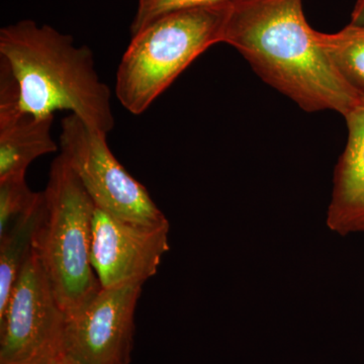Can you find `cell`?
I'll return each mask as SVG.
<instances>
[{"label":"cell","mask_w":364,"mask_h":364,"mask_svg":"<svg viewBox=\"0 0 364 364\" xmlns=\"http://www.w3.org/2000/svg\"><path fill=\"white\" fill-rule=\"evenodd\" d=\"M222 43L234 47L254 71L304 111L345 117L360 97L347 85L309 25L301 0H237Z\"/></svg>","instance_id":"cell-1"},{"label":"cell","mask_w":364,"mask_h":364,"mask_svg":"<svg viewBox=\"0 0 364 364\" xmlns=\"http://www.w3.org/2000/svg\"><path fill=\"white\" fill-rule=\"evenodd\" d=\"M0 61L13 73L21 109L33 116L68 111L95 133L114 127L112 92L87 46L49 25L23 20L0 31Z\"/></svg>","instance_id":"cell-2"},{"label":"cell","mask_w":364,"mask_h":364,"mask_svg":"<svg viewBox=\"0 0 364 364\" xmlns=\"http://www.w3.org/2000/svg\"><path fill=\"white\" fill-rule=\"evenodd\" d=\"M231 6L174 11L132 35L117 71L116 95L124 109L142 114L200 55L222 43Z\"/></svg>","instance_id":"cell-3"},{"label":"cell","mask_w":364,"mask_h":364,"mask_svg":"<svg viewBox=\"0 0 364 364\" xmlns=\"http://www.w3.org/2000/svg\"><path fill=\"white\" fill-rule=\"evenodd\" d=\"M44 193L45 214L33 249L60 306L76 310L102 289L91 264L95 205L61 155L55 158Z\"/></svg>","instance_id":"cell-4"},{"label":"cell","mask_w":364,"mask_h":364,"mask_svg":"<svg viewBox=\"0 0 364 364\" xmlns=\"http://www.w3.org/2000/svg\"><path fill=\"white\" fill-rule=\"evenodd\" d=\"M107 139L69 114L61 122L60 155L80 179L95 207L136 224H169L145 186L117 161Z\"/></svg>","instance_id":"cell-5"},{"label":"cell","mask_w":364,"mask_h":364,"mask_svg":"<svg viewBox=\"0 0 364 364\" xmlns=\"http://www.w3.org/2000/svg\"><path fill=\"white\" fill-rule=\"evenodd\" d=\"M65 317L33 249L0 314V364L44 363L60 351Z\"/></svg>","instance_id":"cell-6"},{"label":"cell","mask_w":364,"mask_h":364,"mask_svg":"<svg viewBox=\"0 0 364 364\" xmlns=\"http://www.w3.org/2000/svg\"><path fill=\"white\" fill-rule=\"evenodd\" d=\"M143 284L100 289L65 314L60 350L80 364H130Z\"/></svg>","instance_id":"cell-7"},{"label":"cell","mask_w":364,"mask_h":364,"mask_svg":"<svg viewBox=\"0 0 364 364\" xmlns=\"http://www.w3.org/2000/svg\"><path fill=\"white\" fill-rule=\"evenodd\" d=\"M169 224L146 226L124 221L95 207L91 264L102 289L145 284L169 250Z\"/></svg>","instance_id":"cell-8"},{"label":"cell","mask_w":364,"mask_h":364,"mask_svg":"<svg viewBox=\"0 0 364 364\" xmlns=\"http://www.w3.org/2000/svg\"><path fill=\"white\" fill-rule=\"evenodd\" d=\"M344 117L348 139L335 169L327 225L346 236L364 233V100Z\"/></svg>","instance_id":"cell-9"},{"label":"cell","mask_w":364,"mask_h":364,"mask_svg":"<svg viewBox=\"0 0 364 364\" xmlns=\"http://www.w3.org/2000/svg\"><path fill=\"white\" fill-rule=\"evenodd\" d=\"M53 122L54 116H33L20 109L0 111V181L26 177L36 159L58 151Z\"/></svg>","instance_id":"cell-10"},{"label":"cell","mask_w":364,"mask_h":364,"mask_svg":"<svg viewBox=\"0 0 364 364\" xmlns=\"http://www.w3.org/2000/svg\"><path fill=\"white\" fill-rule=\"evenodd\" d=\"M45 214V196L0 236V314L4 312L14 282L32 253L36 234Z\"/></svg>","instance_id":"cell-11"},{"label":"cell","mask_w":364,"mask_h":364,"mask_svg":"<svg viewBox=\"0 0 364 364\" xmlns=\"http://www.w3.org/2000/svg\"><path fill=\"white\" fill-rule=\"evenodd\" d=\"M321 43L339 75L364 100V28L349 23L337 33H321Z\"/></svg>","instance_id":"cell-12"},{"label":"cell","mask_w":364,"mask_h":364,"mask_svg":"<svg viewBox=\"0 0 364 364\" xmlns=\"http://www.w3.org/2000/svg\"><path fill=\"white\" fill-rule=\"evenodd\" d=\"M41 198L42 193H33L26 177L0 181V236L21 215L30 212Z\"/></svg>","instance_id":"cell-13"},{"label":"cell","mask_w":364,"mask_h":364,"mask_svg":"<svg viewBox=\"0 0 364 364\" xmlns=\"http://www.w3.org/2000/svg\"><path fill=\"white\" fill-rule=\"evenodd\" d=\"M237 0H139L135 18L132 21V35L140 32L160 16L196 7L231 6Z\"/></svg>","instance_id":"cell-14"},{"label":"cell","mask_w":364,"mask_h":364,"mask_svg":"<svg viewBox=\"0 0 364 364\" xmlns=\"http://www.w3.org/2000/svg\"><path fill=\"white\" fill-rule=\"evenodd\" d=\"M350 25L364 28V0H358L351 14Z\"/></svg>","instance_id":"cell-15"},{"label":"cell","mask_w":364,"mask_h":364,"mask_svg":"<svg viewBox=\"0 0 364 364\" xmlns=\"http://www.w3.org/2000/svg\"><path fill=\"white\" fill-rule=\"evenodd\" d=\"M43 364H80L77 361L74 360L61 350L57 352L56 354L51 356L48 360Z\"/></svg>","instance_id":"cell-16"}]
</instances>
